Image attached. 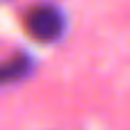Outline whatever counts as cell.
<instances>
[{
	"label": "cell",
	"instance_id": "3957f363",
	"mask_svg": "<svg viewBox=\"0 0 130 130\" xmlns=\"http://www.w3.org/2000/svg\"><path fill=\"white\" fill-rule=\"evenodd\" d=\"M0 2H9V0H0Z\"/></svg>",
	"mask_w": 130,
	"mask_h": 130
},
{
	"label": "cell",
	"instance_id": "6da1fadb",
	"mask_svg": "<svg viewBox=\"0 0 130 130\" xmlns=\"http://www.w3.org/2000/svg\"><path fill=\"white\" fill-rule=\"evenodd\" d=\"M21 25L32 41H37L41 46H53L66 37L69 16L59 2L37 0L30 7H25V11L21 16Z\"/></svg>",
	"mask_w": 130,
	"mask_h": 130
},
{
	"label": "cell",
	"instance_id": "7a4b0ae2",
	"mask_svg": "<svg viewBox=\"0 0 130 130\" xmlns=\"http://www.w3.org/2000/svg\"><path fill=\"white\" fill-rule=\"evenodd\" d=\"M37 71V57L27 50H14L9 57L0 59V89L25 82Z\"/></svg>",
	"mask_w": 130,
	"mask_h": 130
}]
</instances>
